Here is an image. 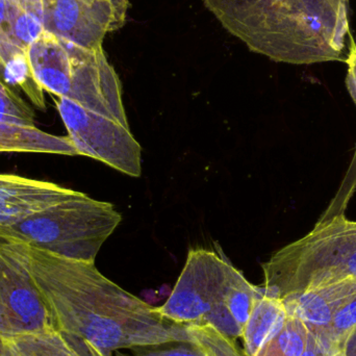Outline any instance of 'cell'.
<instances>
[{"mask_svg": "<svg viewBox=\"0 0 356 356\" xmlns=\"http://www.w3.org/2000/svg\"><path fill=\"white\" fill-rule=\"evenodd\" d=\"M342 353L344 356H356V326L345 340Z\"/></svg>", "mask_w": 356, "mask_h": 356, "instance_id": "7402d4cb", "label": "cell"}, {"mask_svg": "<svg viewBox=\"0 0 356 356\" xmlns=\"http://www.w3.org/2000/svg\"><path fill=\"white\" fill-rule=\"evenodd\" d=\"M0 341L17 356H112L104 355L87 343L63 338L54 330L39 334L0 337Z\"/></svg>", "mask_w": 356, "mask_h": 356, "instance_id": "4fadbf2b", "label": "cell"}, {"mask_svg": "<svg viewBox=\"0 0 356 356\" xmlns=\"http://www.w3.org/2000/svg\"><path fill=\"white\" fill-rule=\"evenodd\" d=\"M122 216L112 203L96 200L77 191L73 196L2 227L3 232L46 252L95 263L102 245Z\"/></svg>", "mask_w": 356, "mask_h": 356, "instance_id": "5b68a950", "label": "cell"}, {"mask_svg": "<svg viewBox=\"0 0 356 356\" xmlns=\"http://www.w3.org/2000/svg\"><path fill=\"white\" fill-rule=\"evenodd\" d=\"M188 339L177 346L149 351L140 356H245L236 341L229 340L209 326H186Z\"/></svg>", "mask_w": 356, "mask_h": 356, "instance_id": "9a60e30c", "label": "cell"}, {"mask_svg": "<svg viewBox=\"0 0 356 356\" xmlns=\"http://www.w3.org/2000/svg\"><path fill=\"white\" fill-rule=\"evenodd\" d=\"M88 6L95 8L110 24L113 31H118L127 21L129 0H83Z\"/></svg>", "mask_w": 356, "mask_h": 356, "instance_id": "ffe728a7", "label": "cell"}, {"mask_svg": "<svg viewBox=\"0 0 356 356\" xmlns=\"http://www.w3.org/2000/svg\"><path fill=\"white\" fill-rule=\"evenodd\" d=\"M350 47L346 58V87L356 106V42L350 37Z\"/></svg>", "mask_w": 356, "mask_h": 356, "instance_id": "44dd1931", "label": "cell"}, {"mask_svg": "<svg viewBox=\"0 0 356 356\" xmlns=\"http://www.w3.org/2000/svg\"><path fill=\"white\" fill-rule=\"evenodd\" d=\"M264 294L282 299L314 289L356 280V222L338 213L261 265Z\"/></svg>", "mask_w": 356, "mask_h": 356, "instance_id": "277c9868", "label": "cell"}, {"mask_svg": "<svg viewBox=\"0 0 356 356\" xmlns=\"http://www.w3.org/2000/svg\"><path fill=\"white\" fill-rule=\"evenodd\" d=\"M15 43L23 51L44 33V0H6Z\"/></svg>", "mask_w": 356, "mask_h": 356, "instance_id": "2e32d148", "label": "cell"}, {"mask_svg": "<svg viewBox=\"0 0 356 356\" xmlns=\"http://www.w3.org/2000/svg\"><path fill=\"white\" fill-rule=\"evenodd\" d=\"M54 330L29 269L27 244L0 228V337Z\"/></svg>", "mask_w": 356, "mask_h": 356, "instance_id": "8992f818", "label": "cell"}, {"mask_svg": "<svg viewBox=\"0 0 356 356\" xmlns=\"http://www.w3.org/2000/svg\"><path fill=\"white\" fill-rule=\"evenodd\" d=\"M257 296V286L220 252L188 251L168 300L156 313L179 326H209L229 340L242 338Z\"/></svg>", "mask_w": 356, "mask_h": 356, "instance_id": "3957f363", "label": "cell"}, {"mask_svg": "<svg viewBox=\"0 0 356 356\" xmlns=\"http://www.w3.org/2000/svg\"><path fill=\"white\" fill-rule=\"evenodd\" d=\"M0 123L35 129L33 108L21 97L18 91L0 79Z\"/></svg>", "mask_w": 356, "mask_h": 356, "instance_id": "d6986e66", "label": "cell"}, {"mask_svg": "<svg viewBox=\"0 0 356 356\" xmlns=\"http://www.w3.org/2000/svg\"><path fill=\"white\" fill-rule=\"evenodd\" d=\"M301 356H325L322 353L321 348H320L319 344H318L317 340L315 337L309 332V342H307V348H305V353Z\"/></svg>", "mask_w": 356, "mask_h": 356, "instance_id": "603a6c76", "label": "cell"}, {"mask_svg": "<svg viewBox=\"0 0 356 356\" xmlns=\"http://www.w3.org/2000/svg\"><path fill=\"white\" fill-rule=\"evenodd\" d=\"M309 330L301 320L288 316L282 327L254 356H301L309 342Z\"/></svg>", "mask_w": 356, "mask_h": 356, "instance_id": "e0dca14e", "label": "cell"}, {"mask_svg": "<svg viewBox=\"0 0 356 356\" xmlns=\"http://www.w3.org/2000/svg\"><path fill=\"white\" fill-rule=\"evenodd\" d=\"M330 356H344V355H343L342 351H340V353H336V355H330Z\"/></svg>", "mask_w": 356, "mask_h": 356, "instance_id": "d4e9b609", "label": "cell"}, {"mask_svg": "<svg viewBox=\"0 0 356 356\" xmlns=\"http://www.w3.org/2000/svg\"><path fill=\"white\" fill-rule=\"evenodd\" d=\"M56 108L79 156L104 163L131 177L142 172V148L131 129L65 97Z\"/></svg>", "mask_w": 356, "mask_h": 356, "instance_id": "52a82bcc", "label": "cell"}, {"mask_svg": "<svg viewBox=\"0 0 356 356\" xmlns=\"http://www.w3.org/2000/svg\"><path fill=\"white\" fill-rule=\"evenodd\" d=\"M288 314L280 299L264 294L257 286V296L243 330L245 356H254L286 321Z\"/></svg>", "mask_w": 356, "mask_h": 356, "instance_id": "5bb4252c", "label": "cell"}, {"mask_svg": "<svg viewBox=\"0 0 356 356\" xmlns=\"http://www.w3.org/2000/svg\"><path fill=\"white\" fill-rule=\"evenodd\" d=\"M47 154L79 156L71 140L38 129L0 123V154Z\"/></svg>", "mask_w": 356, "mask_h": 356, "instance_id": "7c38bea8", "label": "cell"}, {"mask_svg": "<svg viewBox=\"0 0 356 356\" xmlns=\"http://www.w3.org/2000/svg\"><path fill=\"white\" fill-rule=\"evenodd\" d=\"M355 326L356 298L342 307L328 327L319 337H315L324 355H334L342 351L345 340Z\"/></svg>", "mask_w": 356, "mask_h": 356, "instance_id": "ac0fdd59", "label": "cell"}, {"mask_svg": "<svg viewBox=\"0 0 356 356\" xmlns=\"http://www.w3.org/2000/svg\"><path fill=\"white\" fill-rule=\"evenodd\" d=\"M356 298V280L314 289L282 299L286 314L301 320L314 337H319L336 314Z\"/></svg>", "mask_w": 356, "mask_h": 356, "instance_id": "30bf717a", "label": "cell"}, {"mask_svg": "<svg viewBox=\"0 0 356 356\" xmlns=\"http://www.w3.org/2000/svg\"><path fill=\"white\" fill-rule=\"evenodd\" d=\"M76 192L46 180L0 175V226L14 225Z\"/></svg>", "mask_w": 356, "mask_h": 356, "instance_id": "9c48e42d", "label": "cell"}, {"mask_svg": "<svg viewBox=\"0 0 356 356\" xmlns=\"http://www.w3.org/2000/svg\"><path fill=\"white\" fill-rule=\"evenodd\" d=\"M230 35L277 63L343 60L348 19L330 0H202Z\"/></svg>", "mask_w": 356, "mask_h": 356, "instance_id": "7a4b0ae2", "label": "cell"}, {"mask_svg": "<svg viewBox=\"0 0 356 356\" xmlns=\"http://www.w3.org/2000/svg\"><path fill=\"white\" fill-rule=\"evenodd\" d=\"M330 1L336 6L337 10H338V12L340 13L343 18L348 19L349 0H330Z\"/></svg>", "mask_w": 356, "mask_h": 356, "instance_id": "cb8c5ba5", "label": "cell"}, {"mask_svg": "<svg viewBox=\"0 0 356 356\" xmlns=\"http://www.w3.org/2000/svg\"><path fill=\"white\" fill-rule=\"evenodd\" d=\"M44 29L88 50L102 49L108 21L83 0H44Z\"/></svg>", "mask_w": 356, "mask_h": 356, "instance_id": "ba28073f", "label": "cell"}, {"mask_svg": "<svg viewBox=\"0 0 356 356\" xmlns=\"http://www.w3.org/2000/svg\"><path fill=\"white\" fill-rule=\"evenodd\" d=\"M33 77L42 89L56 97L68 98L72 81V58L68 43L44 33L27 50Z\"/></svg>", "mask_w": 356, "mask_h": 356, "instance_id": "8fae6325", "label": "cell"}, {"mask_svg": "<svg viewBox=\"0 0 356 356\" xmlns=\"http://www.w3.org/2000/svg\"><path fill=\"white\" fill-rule=\"evenodd\" d=\"M27 254L52 327L63 338L87 343L106 355L188 339L186 326L163 319L156 307L100 273L95 263L58 257L29 244Z\"/></svg>", "mask_w": 356, "mask_h": 356, "instance_id": "6da1fadb", "label": "cell"}]
</instances>
